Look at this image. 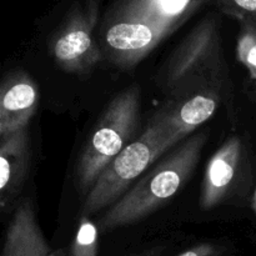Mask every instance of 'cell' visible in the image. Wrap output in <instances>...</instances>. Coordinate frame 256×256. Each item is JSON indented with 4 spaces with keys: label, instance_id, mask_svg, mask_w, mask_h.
Segmentation results:
<instances>
[{
    "label": "cell",
    "instance_id": "1",
    "mask_svg": "<svg viewBox=\"0 0 256 256\" xmlns=\"http://www.w3.org/2000/svg\"><path fill=\"white\" fill-rule=\"evenodd\" d=\"M164 102L158 109L175 135L188 138L232 102L225 65L222 19L209 12L185 35L162 74Z\"/></svg>",
    "mask_w": 256,
    "mask_h": 256
},
{
    "label": "cell",
    "instance_id": "2",
    "mask_svg": "<svg viewBox=\"0 0 256 256\" xmlns=\"http://www.w3.org/2000/svg\"><path fill=\"white\" fill-rule=\"evenodd\" d=\"M210 0H112L98 28L102 54L120 68L142 62Z\"/></svg>",
    "mask_w": 256,
    "mask_h": 256
},
{
    "label": "cell",
    "instance_id": "3",
    "mask_svg": "<svg viewBox=\"0 0 256 256\" xmlns=\"http://www.w3.org/2000/svg\"><path fill=\"white\" fill-rule=\"evenodd\" d=\"M206 142L204 132L190 135L165 159L150 168L102 216V232L135 224L156 212L186 184Z\"/></svg>",
    "mask_w": 256,
    "mask_h": 256
},
{
    "label": "cell",
    "instance_id": "4",
    "mask_svg": "<svg viewBox=\"0 0 256 256\" xmlns=\"http://www.w3.org/2000/svg\"><path fill=\"white\" fill-rule=\"evenodd\" d=\"M142 115V89L132 84L108 104L84 145L76 166L80 192L86 196L108 164L132 142Z\"/></svg>",
    "mask_w": 256,
    "mask_h": 256
},
{
    "label": "cell",
    "instance_id": "5",
    "mask_svg": "<svg viewBox=\"0 0 256 256\" xmlns=\"http://www.w3.org/2000/svg\"><path fill=\"white\" fill-rule=\"evenodd\" d=\"M172 142L164 122L152 115L146 129L105 166L85 196L82 215H92L112 206L136 179H140L168 150Z\"/></svg>",
    "mask_w": 256,
    "mask_h": 256
},
{
    "label": "cell",
    "instance_id": "6",
    "mask_svg": "<svg viewBox=\"0 0 256 256\" xmlns=\"http://www.w3.org/2000/svg\"><path fill=\"white\" fill-rule=\"evenodd\" d=\"M102 0H72L66 14L49 38L55 64L69 74H88L102 59L98 42Z\"/></svg>",
    "mask_w": 256,
    "mask_h": 256
},
{
    "label": "cell",
    "instance_id": "7",
    "mask_svg": "<svg viewBox=\"0 0 256 256\" xmlns=\"http://www.w3.org/2000/svg\"><path fill=\"white\" fill-rule=\"evenodd\" d=\"M39 106V89L22 70L4 78L0 88V139L26 129Z\"/></svg>",
    "mask_w": 256,
    "mask_h": 256
},
{
    "label": "cell",
    "instance_id": "8",
    "mask_svg": "<svg viewBox=\"0 0 256 256\" xmlns=\"http://www.w3.org/2000/svg\"><path fill=\"white\" fill-rule=\"evenodd\" d=\"M244 160V145L239 136H230L208 162L199 204L202 210L219 205L236 182Z\"/></svg>",
    "mask_w": 256,
    "mask_h": 256
},
{
    "label": "cell",
    "instance_id": "9",
    "mask_svg": "<svg viewBox=\"0 0 256 256\" xmlns=\"http://www.w3.org/2000/svg\"><path fill=\"white\" fill-rule=\"evenodd\" d=\"M30 165L29 132L22 129L0 139V206L6 209L22 192Z\"/></svg>",
    "mask_w": 256,
    "mask_h": 256
},
{
    "label": "cell",
    "instance_id": "10",
    "mask_svg": "<svg viewBox=\"0 0 256 256\" xmlns=\"http://www.w3.org/2000/svg\"><path fill=\"white\" fill-rule=\"evenodd\" d=\"M52 252L32 202L24 200L18 205L8 225L2 256H49Z\"/></svg>",
    "mask_w": 256,
    "mask_h": 256
},
{
    "label": "cell",
    "instance_id": "11",
    "mask_svg": "<svg viewBox=\"0 0 256 256\" xmlns=\"http://www.w3.org/2000/svg\"><path fill=\"white\" fill-rule=\"evenodd\" d=\"M99 252V228L92 218L82 215L76 234L68 249V256H98Z\"/></svg>",
    "mask_w": 256,
    "mask_h": 256
},
{
    "label": "cell",
    "instance_id": "12",
    "mask_svg": "<svg viewBox=\"0 0 256 256\" xmlns=\"http://www.w3.org/2000/svg\"><path fill=\"white\" fill-rule=\"evenodd\" d=\"M236 55L239 62L249 70V74L256 75V25L252 20L240 22Z\"/></svg>",
    "mask_w": 256,
    "mask_h": 256
},
{
    "label": "cell",
    "instance_id": "13",
    "mask_svg": "<svg viewBox=\"0 0 256 256\" xmlns=\"http://www.w3.org/2000/svg\"><path fill=\"white\" fill-rule=\"evenodd\" d=\"M210 5L216 6L222 14L234 18L239 22L256 20V0H210Z\"/></svg>",
    "mask_w": 256,
    "mask_h": 256
},
{
    "label": "cell",
    "instance_id": "14",
    "mask_svg": "<svg viewBox=\"0 0 256 256\" xmlns=\"http://www.w3.org/2000/svg\"><path fill=\"white\" fill-rule=\"evenodd\" d=\"M222 250L224 249L220 245L212 242H202L185 250L178 256H220Z\"/></svg>",
    "mask_w": 256,
    "mask_h": 256
},
{
    "label": "cell",
    "instance_id": "15",
    "mask_svg": "<svg viewBox=\"0 0 256 256\" xmlns=\"http://www.w3.org/2000/svg\"><path fill=\"white\" fill-rule=\"evenodd\" d=\"M49 256H68V249H65V248H60V249L52 250Z\"/></svg>",
    "mask_w": 256,
    "mask_h": 256
},
{
    "label": "cell",
    "instance_id": "16",
    "mask_svg": "<svg viewBox=\"0 0 256 256\" xmlns=\"http://www.w3.org/2000/svg\"><path fill=\"white\" fill-rule=\"evenodd\" d=\"M132 256H159L158 254V252H155V250H152V252H142V254H138V255H132Z\"/></svg>",
    "mask_w": 256,
    "mask_h": 256
},
{
    "label": "cell",
    "instance_id": "17",
    "mask_svg": "<svg viewBox=\"0 0 256 256\" xmlns=\"http://www.w3.org/2000/svg\"><path fill=\"white\" fill-rule=\"evenodd\" d=\"M252 210H254V212H255V215H256V186H255L254 196H252Z\"/></svg>",
    "mask_w": 256,
    "mask_h": 256
},
{
    "label": "cell",
    "instance_id": "18",
    "mask_svg": "<svg viewBox=\"0 0 256 256\" xmlns=\"http://www.w3.org/2000/svg\"><path fill=\"white\" fill-rule=\"evenodd\" d=\"M250 79H252V84H254V88L256 90V75H250Z\"/></svg>",
    "mask_w": 256,
    "mask_h": 256
},
{
    "label": "cell",
    "instance_id": "19",
    "mask_svg": "<svg viewBox=\"0 0 256 256\" xmlns=\"http://www.w3.org/2000/svg\"><path fill=\"white\" fill-rule=\"evenodd\" d=\"M249 20H252V22H254V24L256 25V20H254V19H249Z\"/></svg>",
    "mask_w": 256,
    "mask_h": 256
}]
</instances>
